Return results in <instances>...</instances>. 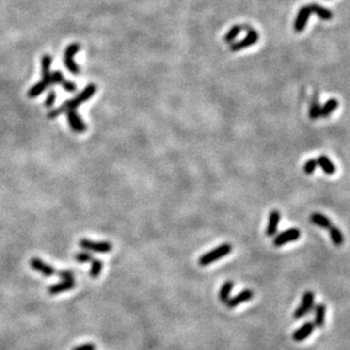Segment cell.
I'll return each instance as SVG.
<instances>
[{
  "instance_id": "6da1fadb",
  "label": "cell",
  "mask_w": 350,
  "mask_h": 350,
  "mask_svg": "<svg viewBox=\"0 0 350 350\" xmlns=\"http://www.w3.org/2000/svg\"><path fill=\"white\" fill-rule=\"evenodd\" d=\"M312 14H316L319 18L323 21H329L333 17V13L330 9L323 7L321 5L318 4H310L306 5L299 9L298 14H297L296 21H295V31L296 32H302L305 30V26L308 21V17Z\"/></svg>"
},
{
  "instance_id": "7a4b0ae2",
  "label": "cell",
  "mask_w": 350,
  "mask_h": 350,
  "mask_svg": "<svg viewBox=\"0 0 350 350\" xmlns=\"http://www.w3.org/2000/svg\"><path fill=\"white\" fill-rule=\"evenodd\" d=\"M95 91H97V85L95 83L88 84L87 87L84 88V90H82L77 97L65 101L61 107L57 108V110H52L49 111L47 115L48 118H56L58 117L59 115L67 113L68 111H75L79 106H81L83 102L89 100L91 97H94Z\"/></svg>"
},
{
  "instance_id": "3957f363",
  "label": "cell",
  "mask_w": 350,
  "mask_h": 350,
  "mask_svg": "<svg viewBox=\"0 0 350 350\" xmlns=\"http://www.w3.org/2000/svg\"><path fill=\"white\" fill-rule=\"evenodd\" d=\"M232 252V246L230 243H223L221 246L216 247L215 249L210 250L206 254H204L203 256H200L199 260H198V264L200 266H208L210 264L215 263L216 260L222 259L223 257L229 255Z\"/></svg>"
},
{
  "instance_id": "277c9868",
  "label": "cell",
  "mask_w": 350,
  "mask_h": 350,
  "mask_svg": "<svg viewBox=\"0 0 350 350\" xmlns=\"http://www.w3.org/2000/svg\"><path fill=\"white\" fill-rule=\"evenodd\" d=\"M314 302H315V296H314L313 291H306L303 293L302 303H300L298 308L293 313V318L300 319L305 318L306 315L312 312L314 309Z\"/></svg>"
},
{
  "instance_id": "5b68a950",
  "label": "cell",
  "mask_w": 350,
  "mask_h": 350,
  "mask_svg": "<svg viewBox=\"0 0 350 350\" xmlns=\"http://www.w3.org/2000/svg\"><path fill=\"white\" fill-rule=\"evenodd\" d=\"M80 45L79 44H72L69 45L64 52V64L66 68L68 69L71 73L78 75L80 73V67L74 61V56L78 54L79 50H80Z\"/></svg>"
},
{
  "instance_id": "8992f818",
  "label": "cell",
  "mask_w": 350,
  "mask_h": 350,
  "mask_svg": "<svg viewBox=\"0 0 350 350\" xmlns=\"http://www.w3.org/2000/svg\"><path fill=\"white\" fill-rule=\"evenodd\" d=\"M80 247L83 250H89V252L94 253H110L113 249V244L106 241H101V242H97V241H91L88 239H81Z\"/></svg>"
},
{
  "instance_id": "52a82bcc",
  "label": "cell",
  "mask_w": 350,
  "mask_h": 350,
  "mask_svg": "<svg viewBox=\"0 0 350 350\" xmlns=\"http://www.w3.org/2000/svg\"><path fill=\"white\" fill-rule=\"evenodd\" d=\"M258 39H259L258 33H257V31H255L254 29L250 28L248 30L247 35L242 39V40L232 44V46H231V51L236 52V51L243 50V49L250 47V46L257 44V42H258Z\"/></svg>"
},
{
  "instance_id": "ba28073f",
  "label": "cell",
  "mask_w": 350,
  "mask_h": 350,
  "mask_svg": "<svg viewBox=\"0 0 350 350\" xmlns=\"http://www.w3.org/2000/svg\"><path fill=\"white\" fill-rule=\"evenodd\" d=\"M302 236L299 229L297 227H291V229H288L285 232L277 234V236L273 239V244L275 247H281L283 244H286L289 242H292V241H297Z\"/></svg>"
},
{
  "instance_id": "9c48e42d",
  "label": "cell",
  "mask_w": 350,
  "mask_h": 350,
  "mask_svg": "<svg viewBox=\"0 0 350 350\" xmlns=\"http://www.w3.org/2000/svg\"><path fill=\"white\" fill-rule=\"evenodd\" d=\"M30 265L35 272L41 273L42 275L46 277H50L55 274H57V270H56L54 267L49 265V264H46L44 260H41L38 257H33V258L30 260Z\"/></svg>"
},
{
  "instance_id": "30bf717a",
  "label": "cell",
  "mask_w": 350,
  "mask_h": 350,
  "mask_svg": "<svg viewBox=\"0 0 350 350\" xmlns=\"http://www.w3.org/2000/svg\"><path fill=\"white\" fill-rule=\"evenodd\" d=\"M66 115H67V121L69 127L72 128V131L75 132V133H83V132L87 131L88 128L87 124L82 121L80 115H79L77 111H68L67 113H66Z\"/></svg>"
},
{
  "instance_id": "8fae6325",
  "label": "cell",
  "mask_w": 350,
  "mask_h": 350,
  "mask_svg": "<svg viewBox=\"0 0 350 350\" xmlns=\"http://www.w3.org/2000/svg\"><path fill=\"white\" fill-rule=\"evenodd\" d=\"M314 330H315V324L313 322H306L292 333V340L296 342H302L313 334Z\"/></svg>"
},
{
  "instance_id": "7c38bea8",
  "label": "cell",
  "mask_w": 350,
  "mask_h": 350,
  "mask_svg": "<svg viewBox=\"0 0 350 350\" xmlns=\"http://www.w3.org/2000/svg\"><path fill=\"white\" fill-rule=\"evenodd\" d=\"M253 298H254L253 290L246 289V290H242V291L238 293L237 296H234L233 298H230L229 300H227L225 306L229 307V308H234V307L239 306V305H241V303L249 302V300H252Z\"/></svg>"
},
{
  "instance_id": "4fadbf2b",
  "label": "cell",
  "mask_w": 350,
  "mask_h": 350,
  "mask_svg": "<svg viewBox=\"0 0 350 350\" xmlns=\"http://www.w3.org/2000/svg\"><path fill=\"white\" fill-rule=\"evenodd\" d=\"M73 288H75V280H63L62 282L52 285L48 288V293L50 296H56L59 293L69 291Z\"/></svg>"
},
{
  "instance_id": "5bb4252c",
  "label": "cell",
  "mask_w": 350,
  "mask_h": 350,
  "mask_svg": "<svg viewBox=\"0 0 350 350\" xmlns=\"http://www.w3.org/2000/svg\"><path fill=\"white\" fill-rule=\"evenodd\" d=\"M280 220H281V215H280L279 210L274 209L270 213L269 217V224H267L266 227V236L267 237H274L277 232V227H279Z\"/></svg>"
},
{
  "instance_id": "9a60e30c",
  "label": "cell",
  "mask_w": 350,
  "mask_h": 350,
  "mask_svg": "<svg viewBox=\"0 0 350 350\" xmlns=\"http://www.w3.org/2000/svg\"><path fill=\"white\" fill-rule=\"evenodd\" d=\"M52 58L50 55H44L41 58V71H42V81H45L46 83L48 84V87H50L51 84V72H50V66H51Z\"/></svg>"
},
{
  "instance_id": "2e32d148",
  "label": "cell",
  "mask_w": 350,
  "mask_h": 350,
  "mask_svg": "<svg viewBox=\"0 0 350 350\" xmlns=\"http://www.w3.org/2000/svg\"><path fill=\"white\" fill-rule=\"evenodd\" d=\"M316 161H318V166L321 167L322 171L324 172L325 174L332 175L335 173L336 168L334 166V164L332 163L331 159H330L328 156H325V155H321V156H318Z\"/></svg>"
},
{
  "instance_id": "e0dca14e",
  "label": "cell",
  "mask_w": 350,
  "mask_h": 350,
  "mask_svg": "<svg viewBox=\"0 0 350 350\" xmlns=\"http://www.w3.org/2000/svg\"><path fill=\"white\" fill-rule=\"evenodd\" d=\"M314 313H315V318H314V324L318 328H323L325 323V313H326V306L324 303H318V306L314 308Z\"/></svg>"
},
{
  "instance_id": "ac0fdd59",
  "label": "cell",
  "mask_w": 350,
  "mask_h": 350,
  "mask_svg": "<svg viewBox=\"0 0 350 350\" xmlns=\"http://www.w3.org/2000/svg\"><path fill=\"white\" fill-rule=\"evenodd\" d=\"M309 220L313 224H315V225L323 227V229H326V230H328L329 227L332 225L331 220H330L329 217H326L325 215H323V214H319V213H313L312 215H310Z\"/></svg>"
},
{
  "instance_id": "d6986e66",
  "label": "cell",
  "mask_w": 350,
  "mask_h": 350,
  "mask_svg": "<svg viewBox=\"0 0 350 350\" xmlns=\"http://www.w3.org/2000/svg\"><path fill=\"white\" fill-rule=\"evenodd\" d=\"M338 107H339V101L336 100V99H334V98L329 99V100L326 101L325 104L321 107V113H319V116H321V117H328Z\"/></svg>"
},
{
  "instance_id": "ffe728a7",
  "label": "cell",
  "mask_w": 350,
  "mask_h": 350,
  "mask_svg": "<svg viewBox=\"0 0 350 350\" xmlns=\"http://www.w3.org/2000/svg\"><path fill=\"white\" fill-rule=\"evenodd\" d=\"M233 286H234L233 281H226L222 286V288H221L220 293H219V298L221 302L224 303V305H225V303L227 302V300L230 299V295H231V292H232Z\"/></svg>"
},
{
  "instance_id": "44dd1931",
  "label": "cell",
  "mask_w": 350,
  "mask_h": 350,
  "mask_svg": "<svg viewBox=\"0 0 350 350\" xmlns=\"http://www.w3.org/2000/svg\"><path fill=\"white\" fill-rule=\"evenodd\" d=\"M328 231L330 232V236H331L332 242L334 243L335 246L339 247V246H341L343 242H345V238H343V234L339 227L331 225L328 229Z\"/></svg>"
},
{
  "instance_id": "7402d4cb",
  "label": "cell",
  "mask_w": 350,
  "mask_h": 350,
  "mask_svg": "<svg viewBox=\"0 0 350 350\" xmlns=\"http://www.w3.org/2000/svg\"><path fill=\"white\" fill-rule=\"evenodd\" d=\"M319 113H321V106H319L318 95H315L313 97L312 101H310L308 115H309V117L312 118V120H318V117H321V116H319Z\"/></svg>"
},
{
  "instance_id": "603a6c76",
  "label": "cell",
  "mask_w": 350,
  "mask_h": 350,
  "mask_svg": "<svg viewBox=\"0 0 350 350\" xmlns=\"http://www.w3.org/2000/svg\"><path fill=\"white\" fill-rule=\"evenodd\" d=\"M47 88H49L47 83L41 80L40 82H38V83H35L34 85H33V87L28 91V97L29 98H37L41 94H44V91Z\"/></svg>"
},
{
  "instance_id": "cb8c5ba5",
  "label": "cell",
  "mask_w": 350,
  "mask_h": 350,
  "mask_svg": "<svg viewBox=\"0 0 350 350\" xmlns=\"http://www.w3.org/2000/svg\"><path fill=\"white\" fill-rule=\"evenodd\" d=\"M243 30V25H234L229 30V32L226 33L225 37H224V41L226 44H233V41L236 40V38L240 34L241 31Z\"/></svg>"
},
{
  "instance_id": "d4e9b609",
  "label": "cell",
  "mask_w": 350,
  "mask_h": 350,
  "mask_svg": "<svg viewBox=\"0 0 350 350\" xmlns=\"http://www.w3.org/2000/svg\"><path fill=\"white\" fill-rule=\"evenodd\" d=\"M102 267H104V263L101 260L98 259H94L91 262V267H90V272H89V275L92 279H97V277L100 275Z\"/></svg>"
},
{
  "instance_id": "484cf974",
  "label": "cell",
  "mask_w": 350,
  "mask_h": 350,
  "mask_svg": "<svg viewBox=\"0 0 350 350\" xmlns=\"http://www.w3.org/2000/svg\"><path fill=\"white\" fill-rule=\"evenodd\" d=\"M316 167H318V161H316V159H308L305 163V165H303V172H305L306 174L310 175L315 172Z\"/></svg>"
},
{
  "instance_id": "4316f807",
  "label": "cell",
  "mask_w": 350,
  "mask_h": 350,
  "mask_svg": "<svg viewBox=\"0 0 350 350\" xmlns=\"http://www.w3.org/2000/svg\"><path fill=\"white\" fill-rule=\"evenodd\" d=\"M74 258H75V260H77V262H79V263H91L92 260L95 259L94 257H92V256L90 255V254L84 253V252L77 254Z\"/></svg>"
},
{
  "instance_id": "83f0119b",
  "label": "cell",
  "mask_w": 350,
  "mask_h": 350,
  "mask_svg": "<svg viewBox=\"0 0 350 350\" xmlns=\"http://www.w3.org/2000/svg\"><path fill=\"white\" fill-rule=\"evenodd\" d=\"M65 81L64 75L61 71H55L51 73V84H62Z\"/></svg>"
},
{
  "instance_id": "f1b7e54d",
  "label": "cell",
  "mask_w": 350,
  "mask_h": 350,
  "mask_svg": "<svg viewBox=\"0 0 350 350\" xmlns=\"http://www.w3.org/2000/svg\"><path fill=\"white\" fill-rule=\"evenodd\" d=\"M56 99H57V95H56L55 91H50L47 95V98L45 100V106L50 108L54 106V104L56 102Z\"/></svg>"
},
{
  "instance_id": "f546056e",
  "label": "cell",
  "mask_w": 350,
  "mask_h": 350,
  "mask_svg": "<svg viewBox=\"0 0 350 350\" xmlns=\"http://www.w3.org/2000/svg\"><path fill=\"white\" fill-rule=\"evenodd\" d=\"M61 85H62L63 88L65 89L66 91H68V92L77 91V84L73 83V82H71V81H67V80H66V79H65V81L63 82V83H62Z\"/></svg>"
},
{
  "instance_id": "4dcf8cb0",
  "label": "cell",
  "mask_w": 350,
  "mask_h": 350,
  "mask_svg": "<svg viewBox=\"0 0 350 350\" xmlns=\"http://www.w3.org/2000/svg\"><path fill=\"white\" fill-rule=\"evenodd\" d=\"M58 276L61 277L62 280H74V275L71 270H57Z\"/></svg>"
},
{
  "instance_id": "1f68e13d",
  "label": "cell",
  "mask_w": 350,
  "mask_h": 350,
  "mask_svg": "<svg viewBox=\"0 0 350 350\" xmlns=\"http://www.w3.org/2000/svg\"><path fill=\"white\" fill-rule=\"evenodd\" d=\"M72 350H97V347L94 343H83V345L77 346Z\"/></svg>"
}]
</instances>
